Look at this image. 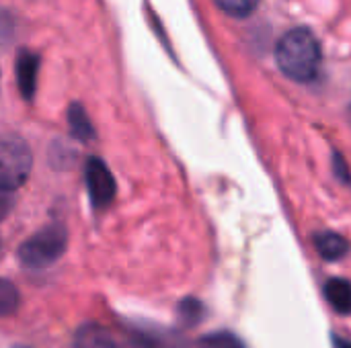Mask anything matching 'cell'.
Masks as SVG:
<instances>
[{
	"mask_svg": "<svg viewBox=\"0 0 351 348\" xmlns=\"http://www.w3.org/2000/svg\"><path fill=\"white\" fill-rule=\"evenodd\" d=\"M278 68L294 82H313L319 76L323 51L315 33L306 27L290 29L276 47Z\"/></svg>",
	"mask_w": 351,
	"mask_h": 348,
	"instance_id": "6da1fadb",
	"label": "cell"
},
{
	"mask_svg": "<svg viewBox=\"0 0 351 348\" xmlns=\"http://www.w3.org/2000/svg\"><path fill=\"white\" fill-rule=\"evenodd\" d=\"M68 244V232L62 224L45 226L41 232L31 236L19 248V260L23 267L41 271L51 267L64 254Z\"/></svg>",
	"mask_w": 351,
	"mask_h": 348,
	"instance_id": "7a4b0ae2",
	"label": "cell"
},
{
	"mask_svg": "<svg viewBox=\"0 0 351 348\" xmlns=\"http://www.w3.org/2000/svg\"><path fill=\"white\" fill-rule=\"evenodd\" d=\"M31 170V154L27 144L16 135H6L0 150V183L4 193L25 183Z\"/></svg>",
	"mask_w": 351,
	"mask_h": 348,
	"instance_id": "3957f363",
	"label": "cell"
},
{
	"mask_svg": "<svg viewBox=\"0 0 351 348\" xmlns=\"http://www.w3.org/2000/svg\"><path fill=\"white\" fill-rule=\"evenodd\" d=\"M84 180L95 207H107L115 197V180L99 158H88L84 166Z\"/></svg>",
	"mask_w": 351,
	"mask_h": 348,
	"instance_id": "277c9868",
	"label": "cell"
},
{
	"mask_svg": "<svg viewBox=\"0 0 351 348\" xmlns=\"http://www.w3.org/2000/svg\"><path fill=\"white\" fill-rule=\"evenodd\" d=\"M74 348H123L111 330L101 324H82L74 336Z\"/></svg>",
	"mask_w": 351,
	"mask_h": 348,
	"instance_id": "5b68a950",
	"label": "cell"
},
{
	"mask_svg": "<svg viewBox=\"0 0 351 348\" xmlns=\"http://www.w3.org/2000/svg\"><path fill=\"white\" fill-rule=\"evenodd\" d=\"M16 82L21 94L31 101L35 96V86H37V72H39V57L31 51H21L16 57Z\"/></svg>",
	"mask_w": 351,
	"mask_h": 348,
	"instance_id": "8992f818",
	"label": "cell"
},
{
	"mask_svg": "<svg viewBox=\"0 0 351 348\" xmlns=\"http://www.w3.org/2000/svg\"><path fill=\"white\" fill-rule=\"evenodd\" d=\"M134 343L140 348H187L185 340L167 330L134 328Z\"/></svg>",
	"mask_w": 351,
	"mask_h": 348,
	"instance_id": "52a82bcc",
	"label": "cell"
},
{
	"mask_svg": "<svg viewBox=\"0 0 351 348\" xmlns=\"http://www.w3.org/2000/svg\"><path fill=\"white\" fill-rule=\"evenodd\" d=\"M313 242H315L317 252L325 260H339L350 252V242L335 232H319L315 234Z\"/></svg>",
	"mask_w": 351,
	"mask_h": 348,
	"instance_id": "ba28073f",
	"label": "cell"
},
{
	"mask_svg": "<svg viewBox=\"0 0 351 348\" xmlns=\"http://www.w3.org/2000/svg\"><path fill=\"white\" fill-rule=\"evenodd\" d=\"M325 297L337 314L351 316V281L339 277L329 279L325 283Z\"/></svg>",
	"mask_w": 351,
	"mask_h": 348,
	"instance_id": "9c48e42d",
	"label": "cell"
},
{
	"mask_svg": "<svg viewBox=\"0 0 351 348\" xmlns=\"http://www.w3.org/2000/svg\"><path fill=\"white\" fill-rule=\"evenodd\" d=\"M68 123H70V131L74 133V137H78L82 142H88L95 137V129L80 105H72L68 109Z\"/></svg>",
	"mask_w": 351,
	"mask_h": 348,
	"instance_id": "30bf717a",
	"label": "cell"
},
{
	"mask_svg": "<svg viewBox=\"0 0 351 348\" xmlns=\"http://www.w3.org/2000/svg\"><path fill=\"white\" fill-rule=\"evenodd\" d=\"M177 314H179V320H181V324H183L185 328H193V326H197V324L204 320L206 308H204V304L197 302L195 297H185V299L179 304Z\"/></svg>",
	"mask_w": 351,
	"mask_h": 348,
	"instance_id": "8fae6325",
	"label": "cell"
},
{
	"mask_svg": "<svg viewBox=\"0 0 351 348\" xmlns=\"http://www.w3.org/2000/svg\"><path fill=\"white\" fill-rule=\"evenodd\" d=\"M199 348H247L245 343L230 332H214V334H206L199 340Z\"/></svg>",
	"mask_w": 351,
	"mask_h": 348,
	"instance_id": "7c38bea8",
	"label": "cell"
},
{
	"mask_svg": "<svg viewBox=\"0 0 351 348\" xmlns=\"http://www.w3.org/2000/svg\"><path fill=\"white\" fill-rule=\"evenodd\" d=\"M216 4L226 14L234 18H245L255 12V8L259 6V0H216Z\"/></svg>",
	"mask_w": 351,
	"mask_h": 348,
	"instance_id": "4fadbf2b",
	"label": "cell"
},
{
	"mask_svg": "<svg viewBox=\"0 0 351 348\" xmlns=\"http://www.w3.org/2000/svg\"><path fill=\"white\" fill-rule=\"evenodd\" d=\"M16 306H19V291L8 279H4L0 285V314L6 318L16 310Z\"/></svg>",
	"mask_w": 351,
	"mask_h": 348,
	"instance_id": "5bb4252c",
	"label": "cell"
},
{
	"mask_svg": "<svg viewBox=\"0 0 351 348\" xmlns=\"http://www.w3.org/2000/svg\"><path fill=\"white\" fill-rule=\"evenodd\" d=\"M335 348H351V340L348 338H341V336H335Z\"/></svg>",
	"mask_w": 351,
	"mask_h": 348,
	"instance_id": "9a60e30c",
	"label": "cell"
},
{
	"mask_svg": "<svg viewBox=\"0 0 351 348\" xmlns=\"http://www.w3.org/2000/svg\"><path fill=\"white\" fill-rule=\"evenodd\" d=\"M10 348H31V347H23V345H14V347H10Z\"/></svg>",
	"mask_w": 351,
	"mask_h": 348,
	"instance_id": "2e32d148",
	"label": "cell"
},
{
	"mask_svg": "<svg viewBox=\"0 0 351 348\" xmlns=\"http://www.w3.org/2000/svg\"><path fill=\"white\" fill-rule=\"evenodd\" d=\"M350 117H351V105H350Z\"/></svg>",
	"mask_w": 351,
	"mask_h": 348,
	"instance_id": "e0dca14e",
	"label": "cell"
}]
</instances>
